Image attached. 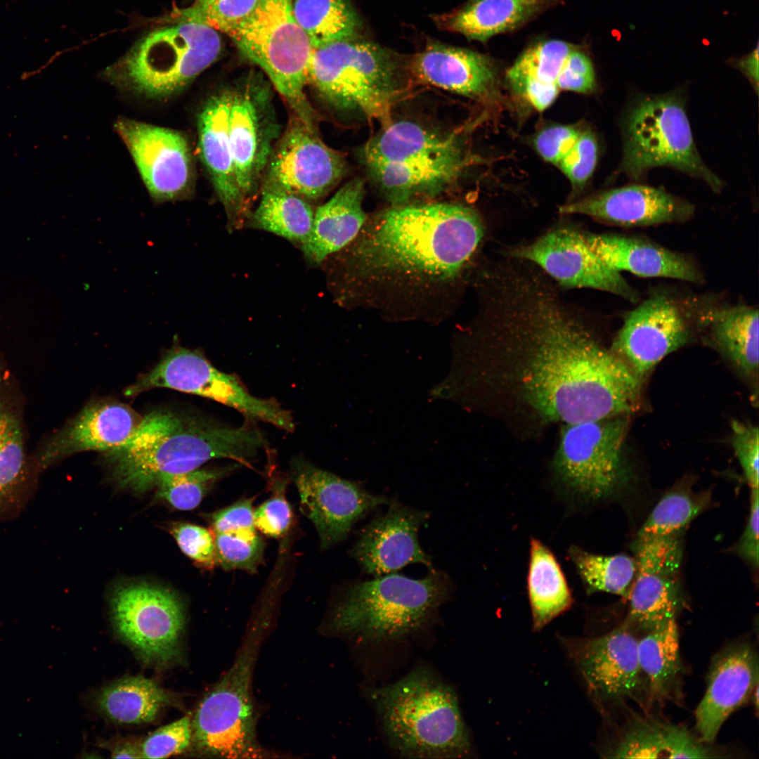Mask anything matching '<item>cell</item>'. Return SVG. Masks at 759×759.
Wrapping results in <instances>:
<instances>
[{"label": "cell", "instance_id": "6da1fadb", "mask_svg": "<svg viewBox=\"0 0 759 759\" xmlns=\"http://www.w3.org/2000/svg\"><path fill=\"white\" fill-rule=\"evenodd\" d=\"M480 300L491 339L522 357L521 389L540 416L570 424L638 408L641 378L597 342L584 313L536 265L511 257L495 261Z\"/></svg>", "mask_w": 759, "mask_h": 759}, {"label": "cell", "instance_id": "7a4b0ae2", "mask_svg": "<svg viewBox=\"0 0 759 759\" xmlns=\"http://www.w3.org/2000/svg\"><path fill=\"white\" fill-rule=\"evenodd\" d=\"M484 236L473 209L428 202L393 206L365 223L338 252L339 297L415 304L445 292L461 277Z\"/></svg>", "mask_w": 759, "mask_h": 759}, {"label": "cell", "instance_id": "3957f363", "mask_svg": "<svg viewBox=\"0 0 759 759\" xmlns=\"http://www.w3.org/2000/svg\"><path fill=\"white\" fill-rule=\"evenodd\" d=\"M249 421L235 427L201 415L156 410L142 417L124 444L104 455L122 486L143 492L164 474L193 471L213 459L251 465L266 442Z\"/></svg>", "mask_w": 759, "mask_h": 759}, {"label": "cell", "instance_id": "277c9868", "mask_svg": "<svg viewBox=\"0 0 759 759\" xmlns=\"http://www.w3.org/2000/svg\"><path fill=\"white\" fill-rule=\"evenodd\" d=\"M361 157L392 206L440 195L459 179L469 162L457 135L409 120L385 124L365 143Z\"/></svg>", "mask_w": 759, "mask_h": 759}, {"label": "cell", "instance_id": "5b68a950", "mask_svg": "<svg viewBox=\"0 0 759 759\" xmlns=\"http://www.w3.org/2000/svg\"><path fill=\"white\" fill-rule=\"evenodd\" d=\"M391 746L409 758H455L470 739L454 691L432 673L417 668L373 692Z\"/></svg>", "mask_w": 759, "mask_h": 759}, {"label": "cell", "instance_id": "8992f818", "mask_svg": "<svg viewBox=\"0 0 759 759\" xmlns=\"http://www.w3.org/2000/svg\"><path fill=\"white\" fill-rule=\"evenodd\" d=\"M408 71L394 51L351 37L313 48L308 85L332 110L385 124Z\"/></svg>", "mask_w": 759, "mask_h": 759}, {"label": "cell", "instance_id": "52a82bcc", "mask_svg": "<svg viewBox=\"0 0 759 759\" xmlns=\"http://www.w3.org/2000/svg\"><path fill=\"white\" fill-rule=\"evenodd\" d=\"M221 47L218 31L181 11L176 22L142 36L102 75L134 94L164 98L189 85L218 58Z\"/></svg>", "mask_w": 759, "mask_h": 759}, {"label": "cell", "instance_id": "ba28073f", "mask_svg": "<svg viewBox=\"0 0 759 759\" xmlns=\"http://www.w3.org/2000/svg\"><path fill=\"white\" fill-rule=\"evenodd\" d=\"M453 590L450 577L434 569L421 579L393 573L353 581L333 608L331 627L369 642L399 639L425 624Z\"/></svg>", "mask_w": 759, "mask_h": 759}, {"label": "cell", "instance_id": "9c48e42d", "mask_svg": "<svg viewBox=\"0 0 759 759\" xmlns=\"http://www.w3.org/2000/svg\"><path fill=\"white\" fill-rule=\"evenodd\" d=\"M228 36L263 71L292 115L317 130L316 114L306 94L313 47L294 18L292 1L259 0Z\"/></svg>", "mask_w": 759, "mask_h": 759}, {"label": "cell", "instance_id": "30bf717a", "mask_svg": "<svg viewBox=\"0 0 759 759\" xmlns=\"http://www.w3.org/2000/svg\"><path fill=\"white\" fill-rule=\"evenodd\" d=\"M623 136L618 174L640 181L651 169L669 167L703 181L715 193L721 191L722 181L697 151L680 93L637 98L625 115Z\"/></svg>", "mask_w": 759, "mask_h": 759}, {"label": "cell", "instance_id": "8fae6325", "mask_svg": "<svg viewBox=\"0 0 759 759\" xmlns=\"http://www.w3.org/2000/svg\"><path fill=\"white\" fill-rule=\"evenodd\" d=\"M268 626L265 619L254 623L231 668L198 705L191 724L192 739L200 753L233 758L264 756L256 738L251 683Z\"/></svg>", "mask_w": 759, "mask_h": 759}, {"label": "cell", "instance_id": "7c38bea8", "mask_svg": "<svg viewBox=\"0 0 759 759\" xmlns=\"http://www.w3.org/2000/svg\"><path fill=\"white\" fill-rule=\"evenodd\" d=\"M625 416L565 424L553 461L557 477L585 500L611 496L623 484Z\"/></svg>", "mask_w": 759, "mask_h": 759}, {"label": "cell", "instance_id": "4fadbf2b", "mask_svg": "<svg viewBox=\"0 0 759 759\" xmlns=\"http://www.w3.org/2000/svg\"><path fill=\"white\" fill-rule=\"evenodd\" d=\"M155 388L202 396L238 410L248 420L266 422L288 432L294 429L290 411L274 399L252 396L237 376L219 370L197 350L172 347L150 372L127 387L124 395L135 396Z\"/></svg>", "mask_w": 759, "mask_h": 759}, {"label": "cell", "instance_id": "5bb4252c", "mask_svg": "<svg viewBox=\"0 0 759 759\" xmlns=\"http://www.w3.org/2000/svg\"><path fill=\"white\" fill-rule=\"evenodd\" d=\"M713 306L697 299L652 292L625 318L612 351L641 379L669 353L703 329Z\"/></svg>", "mask_w": 759, "mask_h": 759}, {"label": "cell", "instance_id": "9a60e30c", "mask_svg": "<svg viewBox=\"0 0 759 759\" xmlns=\"http://www.w3.org/2000/svg\"><path fill=\"white\" fill-rule=\"evenodd\" d=\"M272 96L271 85L254 71L232 89L229 137L235 176L250 211L280 135Z\"/></svg>", "mask_w": 759, "mask_h": 759}, {"label": "cell", "instance_id": "2e32d148", "mask_svg": "<svg viewBox=\"0 0 759 759\" xmlns=\"http://www.w3.org/2000/svg\"><path fill=\"white\" fill-rule=\"evenodd\" d=\"M110 604L116 632L143 661L164 666L179 657L185 614L174 595L148 584L128 585L115 591Z\"/></svg>", "mask_w": 759, "mask_h": 759}, {"label": "cell", "instance_id": "e0dca14e", "mask_svg": "<svg viewBox=\"0 0 759 759\" xmlns=\"http://www.w3.org/2000/svg\"><path fill=\"white\" fill-rule=\"evenodd\" d=\"M346 171L342 155L327 145L317 130L292 115L275 143L262 183L278 187L311 203L325 196Z\"/></svg>", "mask_w": 759, "mask_h": 759}, {"label": "cell", "instance_id": "ac0fdd59", "mask_svg": "<svg viewBox=\"0 0 759 759\" xmlns=\"http://www.w3.org/2000/svg\"><path fill=\"white\" fill-rule=\"evenodd\" d=\"M291 476L299 495L301 510L313 523L325 549L344 540L353 526L370 512L391 501L301 457L291 462Z\"/></svg>", "mask_w": 759, "mask_h": 759}, {"label": "cell", "instance_id": "d6986e66", "mask_svg": "<svg viewBox=\"0 0 759 759\" xmlns=\"http://www.w3.org/2000/svg\"><path fill=\"white\" fill-rule=\"evenodd\" d=\"M682 533L635 538L636 575L628 599L626 623L645 632L672 619L681 607Z\"/></svg>", "mask_w": 759, "mask_h": 759}, {"label": "cell", "instance_id": "ffe728a7", "mask_svg": "<svg viewBox=\"0 0 759 759\" xmlns=\"http://www.w3.org/2000/svg\"><path fill=\"white\" fill-rule=\"evenodd\" d=\"M507 255L536 265L566 287H588L610 292L637 303L640 294L618 272L588 246L584 233L573 228H554L533 242L512 248Z\"/></svg>", "mask_w": 759, "mask_h": 759}, {"label": "cell", "instance_id": "44dd1931", "mask_svg": "<svg viewBox=\"0 0 759 759\" xmlns=\"http://www.w3.org/2000/svg\"><path fill=\"white\" fill-rule=\"evenodd\" d=\"M115 127L155 201H176L190 195L193 162L184 135L128 118L119 119Z\"/></svg>", "mask_w": 759, "mask_h": 759}, {"label": "cell", "instance_id": "7402d4cb", "mask_svg": "<svg viewBox=\"0 0 759 759\" xmlns=\"http://www.w3.org/2000/svg\"><path fill=\"white\" fill-rule=\"evenodd\" d=\"M637 640L625 622L597 637L563 642L590 693L600 701H618L642 692Z\"/></svg>", "mask_w": 759, "mask_h": 759}, {"label": "cell", "instance_id": "603a6c76", "mask_svg": "<svg viewBox=\"0 0 759 759\" xmlns=\"http://www.w3.org/2000/svg\"><path fill=\"white\" fill-rule=\"evenodd\" d=\"M428 512L391 500L387 512L374 518L359 534L350 551L362 569L378 577L411 564L432 568V559L421 547L418 531Z\"/></svg>", "mask_w": 759, "mask_h": 759}, {"label": "cell", "instance_id": "cb8c5ba5", "mask_svg": "<svg viewBox=\"0 0 759 759\" xmlns=\"http://www.w3.org/2000/svg\"><path fill=\"white\" fill-rule=\"evenodd\" d=\"M142 417L127 406L110 401L86 405L63 427L44 440L32 460L34 472L77 453L108 452L124 444Z\"/></svg>", "mask_w": 759, "mask_h": 759}, {"label": "cell", "instance_id": "d4e9b609", "mask_svg": "<svg viewBox=\"0 0 759 759\" xmlns=\"http://www.w3.org/2000/svg\"><path fill=\"white\" fill-rule=\"evenodd\" d=\"M694 206L663 188L628 185L595 193L559 207L562 214H583L622 227H646L684 223Z\"/></svg>", "mask_w": 759, "mask_h": 759}, {"label": "cell", "instance_id": "484cf974", "mask_svg": "<svg viewBox=\"0 0 759 759\" xmlns=\"http://www.w3.org/2000/svg\"><path fill=\"white\" fill-rule=\"evenodd\" d=\"M758 685V658L748 642L732 644L713 660L706 692L695 711L700 740L712 744L728 717Z\"/></svg>", "mask_w": 759, "mask_h": 759}, {"label": "cell", "instance_id": "4316f807", "mask_svg": "<svg viewBox=\"0 0 759 759\" xmlns=\"http://www.w3.org/2000/svg\"><path fill=\"white\" fill-rule=\"evenodd\" d=\"M232 89L211 96L197 118L198 150L214 190L223 205L231 228H238L248 221L251 211L246 207L235 180L229 137V115Z\"/></svg>", "mask_w": 759, "mask_h": 759}, {"label": "cell", "instance_id": "83f0119b", "mask_svg": "<svg viewBox=\"0 0 759 759\" xmlns=\"http://www.w3.org/2000/svg\"><path fill=\"white\" fill-rule=\"evenodd\" d=\"M590 248L610 268L644 278H664L692 283L703 274L685 254L641 238L616 234L584 233Z\"/></svg>", "mask_w": 759, "mask_h": 759}, {"label": "cell", "instance_id": "f1b7e54d", "mask_svg": "<svg viewBox=\"0 0 759 759\" xmlns=\"http://www.w3.org/2000/svg\"><path fill=\"white\" fill-rule=\"evenodd\" d=\"M410 72L423 82L473 99L494 90L497 72L486 56L469 49L433 43L414 56Z\"/></svg>", "mask_w": 759, "mask_h": 759}, {"label": "cell", "instance_id": "f546056e", "mask_svg": "<svg viewBox=\"0 0 759 759\" xmlns=\"http://www.w3.org/2000/svg\"><path fill=\"white\" fill-rule=\"evenodd\" d=\"M364 193L363 181L354 179L316 209L311 234L300 247L311 263L322 264L356 238L367 221Z\"/></svg>", "mask_w": 759, "mask_h": 759}, {"label": "cell", "instance_id": "4dcf8cb0", "mask_svg": "<svg viewBox=\"0 0 759 759\" xmlns=\"http://www.w3.org/2000/svg\"><path fill=\"white\" fill-rule=\"evenodd\" d=\"M22 410L0 351V507L13 500L34 472L26 452Z\"/></svg>", "mask_w": 759, "mask_h": 759}, {"label": "cell", "instance_id": "1f68e13d", "mask_svg": "<svg viewBox=\"0 0 759 759\" xmlns=\"http://www.w3.org/2000/svg\"><path fill=\"white\" fill-rule=\"evenodd\" d=\"M685 727L648 718L632 720L606 751L614 758H707L713 752Z\"/></svg>", "mask_w": 759, "mask_h": 759}, {"label": "cell", "instance_id": "d6a6232c", "mask_svg": "<svg viewBox=\"0 0 759 759\" xmlns=\"http://www.w3.org/2000/svg\"><path fill=\"white\" fill-rule=\"evenodd\" d=\"M560 0H470L441 17L446 29L471 40L486 42L511 31Z\"/></svg>", "mask_w": 759, "mask_h": 759}, {"label": "cell", "instance_id": "836d02e7", "mask_svg": "<svg viewBox=\"0 0 759 759\" xmlns=\"http://www.w3.org/2000/svg\"><path fill=\"white\" fill-rule=\"evenodd\" d=\"M644 632L637 640L642 692L651 702L663 701L674 692L682 670L676 619Z\"/></svg>", "mask_w": 759, "mask_h": 759}, {"label": "cell", "instance_id": "e575fe53", "mask_svg": "<svg viewBox=\"0 0 759 759\" xmlns=\"http://www.w3.org/2000/svg\"><path fill=\"white\" fill-rule=\"evenodd\" d=\"M704 330L713 344L744 375L758 371V310L747 305L713 306Z\"/></svg>", "mask_w": 759, "mask_h": 759}, {"label": "cell", "instance_id": "d590c367", "mask_svg": "<svg viewBox=\"0 0 759 759\" xmlns=\"http://www.w3.org/2000/svg\"><path fill=\"white\" fill-rule=\"evenodd\" d=\"M527 585L534 630L543 628L573 604L558 561L552 552L536 538L530 543Z\"/></svg>", "mask_w": 759, "mask_h": 759}, {"label": "cell", "instance_id": "8d00e7d4", "mask_svg": "<svg viewBox=\"0 0 759 759\" xmlns=\"http://www.w3.org/2000/svg\"><path fill=\"white\" fill-rule=\"evenodd\" d=\"M171 697L155 681L142 676L117 680L96 697L100 711L111 720L124 724L153 721Z\"/></svg>", "mask_w": 759, "mask_h": 759}, {"label": "cell", "instance_id": "74e56055", "mask_svg": "<svg viewBox=\"0 0 759 759\" xmlns=\"http://www.w3.org/2000/svg\"><path fill=\"white\" fill-rule=\"evenodd\" d=\"M256 209L247 225L266 231L301 245L311 234L314 211L305 199L278 187L263 183Z\"/></svg>", "mask_w": 759, "mask_h": 759}, {"label": "cell", "instance_id": "f35d334b", "mask_svg": "<svg viewBox=\"0 0 759 759\" xmlns=\"http://www.w3.org/2000/svg\"><path fill=\"white\" fill-rule=\"evenodd\" d=\"M295 20L313 48L355 37L360 22L347 0H291Z\"/></svg>", "mask_w": 759, "mask_h": 759}, {"label": "cell", "instance_id": "ab89813d", "mask_svg": "<svg viewBox=\"0 0 759 759\" xmlns=\"http://www.w3.org/2000/svg\"><path fill=\"white\" fill-rule=\"evenodd\" d=\"M709 491L696 492L691 483L680 482L669 489L653 508L635 538L665 536L683 532L711 502Z\"/></svg>", "mask_w": 759, "mask_h": 759}, {"label": "cell", "instance_id": "60d3db41", "mask_svg": "<svg viewBox=\"0 0 759 759\" xmlns=\"http://www.w3.org/2000/svg\"><path fill=\"white\" fill-rule=\"evenodd\" d=\"M568 556L588 594L604 592L628 598L637 571L635 557L593 554L576 545Z\"/></svg>", "mask_w": 759, "mask_h": 759}, {"label": "cell", "instance_id": "b9f144b4", "mask_svg": "<svg viewBox=\"0 0 759 759\" xmlns=\"http://www.w3.org/2000/svg\"><path fill=\"white\" fill-rule=\"evenodd\" d=\"M573 46L561 40H548L529 47L507 73L514 89L525 82L557 84L563 65Z\"/></svg>", "mask_w": 759, "mask_h": 759}, {"label": "cell", "instance_id": "7bdbcfd3", "mask_svg": "<svg viewBox=\"0 0 759 759\" xmlns=\"http://www.w3.org/2000/svg\"><path fill=\"white\" fill-rule=\"evenodd\" d=\"M242 465L236 462L212 469L161 476L155 486L157 495L179 510H190L199 505L211 486Z\"/></svg>", "mask_w": 759, "mask_h": 759}, {"label": "cell", "instance_id": "ee69618b", "mask_svg": "<svg viewBox=\"0 0 759 759\" xmlns=\"http://www.w3.org/2000/svg\"><path fill=\"white\" fill-rule=\"evenodd\" d=\"M216 561L226 570L255 572L262 562L264 544L257 533L214 534Z\"/></svg>", "mask_w": 759, "mask_h": 759}, {"label": "cell", "instance_id": "f6af8a7d", "mask_svg": "<svg viewBox=\"0 0 759 759\" xmlns=\"http://www.w3.org/2000/svg\"><path fill=\"white\" fill-rule=\"evenodd\" d=\"M259 0H195L183 11L229 35L254 10Z\"/></svg>", "mask_w": 759, "mask_h": 759}, {"label": "cell", "instance_id": "bcb514c9", "mask_svg": "<svg viewBox=\"0 0 759 759\" xmlns=\"http://www.w3.org/2000/svg\"><path fill=\"white\" fill-rule=\"evenodd\" d=\"M192 740V724L188 716L162 727L141 745L142 758H165L186 750Z\"/></svg>", "mask_w": 759, "mask_h": 759}, {"label": "cell", "instance_id": "7dc6e473", "mask_svg": "<svg viewBox=\"0 0 759 759\" xmlns=\"http://www.w3.org/2000/svg\"><path fill=\"white\" fill-rule=\"evenodd\" d=\"M181 550L204 568L217 562L214 537L207 528L188 523L174 524L170 531Z\"/></svg>", "mask_w": 759, "mask_h": 759}, {"label": "cell", "instance_id": "c3c4849f", "mask_svg": "<svg viewBox=\"0 0 759 759\" xmlns=\"http://www.w3.org/2000/svg\"><path fill=\"white\" fill-rule=\"evenodd\" d=\"M598 145L590 131L580 133L578 138L559 163L574 188H583L592 175L597 160Z\"/></svg>", "mask_w": 759, "mask_h": 759}, {"label": "cell", "instance_id": "681fc988", "mask_svg": "<svg viewBox=\"0 0 759 759\" xmlns=\"http://www.w3.org/2000/svg\"><path fill=\"white\" fill-rule=\"evenodd\" d=\"M731 443L751 491L758 490L759 432L751 423L733 420Z\"/></svg>", "mask_w": 759, "mask_h": 759}, {"label": "cell", "instance_id": "f907efd6", "mask_svg": "<svg viewBox=\"0 0 759 759\" xmlns=\"http://www.w3.org/2000/svg\"><path fill=\"white\" fill-rule=\"evenodd\" d=\"M283 488L281 485L279 491H276L254 512L255 527L273 538L283 536L292 524V511L284 496Z\"/></svg>", "mask_w": 759, "mask_h": 759}, {"label": "cell", "instance_id": "816d5d0a", "mask_svg": "<svg viewBox=\"0 0 759 759\" xmlns=\"http://www.w3.org/2000/svg\"><path fill=\"white\" fill-rule=\"evenodd\" d=\"M556 84L559 89L588 93L595 87V75L589 57L573 48L559 74Z\"/></svg>", "mask_w": 759, "mask_h": 759}, {"label": "cell", "instance_id": "f5cc1de1", "mask_svg": "<svg viewBox=\"0 0 759 759\" xmlns=\"http://www.w3.org/2000/svg\"><path fill=\"white\" fill-rule=\"evenodd\" d=\"M580 134V132L571 126H552L542 130L536 136L535 148L545 160L559 164Z\"/></svg>", "mask_w": 759, "mask_h": 759}, {"label": "cell", "instance_id": "db71d44e", "mask_svg": "<svg viewBox=\"0 0 759 759\" xmlns=\"http://www.w3.org/2000/svg\"><path fill=\"white\" fill-rule=\"evenodd\" d=\"M212 525L214 534L256 533L252 500H240L215 512L212 517Z\"/></svg>", "mask_w": 759, "mask_h": 759}, {"label": "cell", "instance_id": "11a10c76", "mask_svg": "<svg viewBox=\"0 0 759 759\" xmlns=\"http://www.w3.org/2000/svg\"><path fill=\"white\" fill-rule=\"evenodd\" d=\"M758 490L751 491L750 514L746 526L735 546L738 556L754 569L758 566Z\"/></svg>", "mask_w": 759, "mask_h": 759}, {"label": "cell", "instance_id": "9f6ffc18", "mask_svg": "<svg viewBox=\"0 0 759 759\" xmlns=\"http://www.w3.org/2000/svg\"><path fill=\"white\" fill-rule=\"evenodd\" d=\"M522 95L538 111L547 108L556 99L559 88L557 84H543L526 82L513 89Z\"/></svg>", "mask_w": 759, "mask_h": 759}, {"label": "cell", "instance_id": "6f0895ef", "mask_svg": "<svg viewBox=\"0 0 759 759\" xmlns=\"http://www.w3.org/2000/svg\"><path fill=\"white\" fill-rule=\"evenodd\" d=\"M738 67L741 72L748 77L755 91L758 89V48L755 49L748 56L741 59L738 63Z\"/></svg>", "mask_w": 759, "mask_h": 759}, {"label": "cell", "instance_id": "680465c9", "mask_svg": "<svg viewBox=\"0 0 759 759\" xmlns=\"http://www.w3.org/2000/svg\"><path fill=\"white\" fill-rule=\"evenodd\" d=\"M113 758H140L141 755V746H138L134 742L126 741L117 744L112 751Z\"/></svg>", "mask_w": 759, "mask_h": 759}]
</instances>
